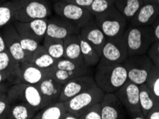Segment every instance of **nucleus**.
Here are the masks:
<instances>
[{
  "instance_id": "nucleus-1",
  "label": "nucleus",
  "mask_w": 159,
  "mask_h": 119,
  "mask_svg": "<svg viewBox=\"0 0 159 119\" xmlns=\"http://www.w3.org/2000/svg\"><path fill=\"white\" fill-rule=\"evenodd\" d=\"M95 83L104 93H114L128 81L123 63H116L100 57L94 76Z\"/></svg>"
},
{
  "instance_id": "nucleus-2",
  "label": "nucleus",
  "mask_w": 159,
  "mask_h": 119,
  "mask_svg": "<svg viewBox=\"0 0 159 119\" xmlns=\"http://www.w3.org/2000/svg\"><path fill=\"white\" fill-rule=\"evenodd\" d=\"M128 57L147 53L151 44L155 41L151 26L130 24L125 32Z\"/></svg>"
},
{
  "instance_id": "nucleus-3",
  "label": "nucleus",
  "mask_w": 159,
  "mask_h": 119,
  "mask_svg": "<svg viewBox=\"0 0 159 119\" xmlns=\"http://www.w3.org/2000/svg\"><path fill=\"white\" fill-rule=\"evenodd\" d=\"M7 95L10 104L16 102L27 103L38 111L50 104L42 94L37 85L26 83L13 84L9 86Z\"/></svg>"
},
{
  "instance_id": "nucleus-4",
  "label": "nucleus",
  "mask_w": 159,
  "mask_h": 119,
  "mask_svg": "<svg viewBox=\"0 0 159 119\" xmlns=\"http://www.w3.org/2000/svg\"><path fill=\"white\" fill-rule=\"evenodd\" d=\"M15 21L29 22L48 18L52 14V6L48 0H15Z\"/></svg>"
},
{
  "instance_id": "nucleus-5",
  "label": "nucleus",
  "mask_w": 159,
  "mask_h": 119,
  "mask_svg": "<svg viewBox=\"0 0 159 119\" xmlns=\"http://www.w3.org/2000/svg\"><path fill=\"white\" fill-rule=\"evenodd\" d=\"M97 24L106 38L120 36L127 28V19L114 5L101 14L94 16Z\"/></svg>"
},
{
  "instance_id": "nucleus-6",
  "label": "nucleus",
  "mask_w": 159,
  "mask_h": 119,
  "mask_svg": "<svg viewBox=\"0 0 159 119\" xmlns=\"http://www.w3.org/2000/svg\"><path fill=\"white\" fill-rule=\"evenodd\" d=\"M123 64L127 70L128 80L139 86L146 83L153 66L147 53L130 56Z\"/></svg>"
},
{
  "instance_id": "nucleus-7",
  "label": "nucleus",
  "mask_w": 159,
  "mask_h": 119,
  "mask_svg": "<svg viewBox=\"0 0 159 119\" xmlns=\"http://www.w3.org/2000/svg\"><path fill=\"white\" fill-rule=\"evenodd\" d=\"M104 94L98 85L93 86L64 101L67 111L73 113L79 118L91 106L101 101Z\"/></svg>"
},
{
  "instance_id": "nucleus-8",
  "label": "nucleus",
  "mask_w": 159,
  "mask_h": 119,
  "mask_svg": "<svg viewBox=\"0 0 159 119\" xmlns=\"http://www.w3.org/2000/svg\"><path fill=\"white\" fill-rule=\"evenodd\" d=\"M92 69L84 63L62 58L58 59L51 71V75L60 83L65 84L67 81L75 77L91 75Z\"/></svg>"
},
{
  "instance_id": "nucleus-9",
  "label": "nucleus",
  "mask_w": 159,
  "mask_h": 119,
  "mask_svg": "<svg viewBox=\"0 0 159 119\" xmlns=\"http://www.w3.org/2000/svg\"><path fill=\"white\" fill-rule=\"evenodd\" d=\"M130 118L146 119L139 102V86L128 81L115 92Z\"/></svg>"
},
{
  "instance_id": "nucleus-10",
  "label": "nucleus",
  "mask_w": 159,
  "mask_h": 119,
  "mask_svg": "<svg viewBox=\"0 0 159 119\" xmlns=\"http://www.w3.org/2000/svg\"><path fill=\"white\" fill-rule=\"evenodd\" d=\"M53 9L56 15L72 23L79 29L94 18L87 8L67 3L62 0L55 2L53 4Z\"/></svg>"
},
{
  "instance_id": "nucleus-11",
  "label": "nucleus",
  "mask_w": 159,
  "mask_h": 119,
  "mask_svg": "<svg viewBox=\"0 0 159 119\" xmlns=\"http://www.w3.org/2000/svg\"><path fill=\"white\" fill-rule=\"evenodd\" d=\"M128 57L125 32L120 36L106 38L102 50L101 58L116 63H123Z\"/></svg>"
},
{
  "instance_id": "nucleus-12",
  "label": "nucleus",
  "mask_w": 159,
  "mask_h": 119,
  "mask_svg": "<svg viewBox=\"0 0 159 119\" xmlns=\"http://www.w3.org/2000/svg\"><path fill=\"white\" fill-rule=\"evenodd\" d=\"M13 24L20 36L34 39L43 43L46 36L48 18L38 19L29 22H13Z\"/></svg>"
},
{
  "instance_id": "nucleus-13",
  "label": "nucleus",
  "mask_w": 159,
  "mask_h": 119,
  "mask_svg": "<svg viewBox=\"0 0 159 119\" xmlns=\"http://www.w3.org/2000/svg\"><path fill=\"white\" fill-rule=\"evenodd\" d=\"M96 85L94 77L91 75L75 77L63 84L59 101L64 102Z\"/></svg>"
},
{
  "instance_id": "nucleus-14",
  "label": "nucleus",
  "mask_w": 159,
  "mask_h": 119,
  "mask_svg": "<svg viewBox=\"0 0 159 119\" xmlns=\"http://www.w3.org/2000/svg\"><path fill=\"white\" fill-rule=\"evenodd\" d=\"M7 49L14 59L20 64L27 62L26 56L21 45L20 36L15 29L13 23H9L2 28Z\"/></svg>"
},
{
  "instance_id": "nucleus-15",
  "label": "nucleus",
  "mask_w": 159,
  "mask_h": 119,
  "mask_svg": "<svg viewBox=\"0 0 159 119\" xmlns=\"http://www.w3.org/2000/svg\"><path fill=\"white\" fill-rule=\"evenodd\" d=\"M80 33V29L69 21L60 16L48 18L46 36L65 39L70 35Z\"/></svg>"
},
{
  "instance_id": "nucleus-16",
  "label": "nucleus",
  "mask_w": 159,
  "mask_h": 119,
  "mask_svg": "<svg viewBox=\"0 0 159 119\" xmlns=\"http://www.w3.org/2000/svg\"><path fill=\"white\" fill-rule=\"evenodd\" d=\"M80 34L92 45L101 57L102 50L106 41V36L97 24L95 18L80 29Z\"/></svg>"
},
{
  "instance_id": "nucleus-17",
  "label": "nucleus",
  "mask_w": 159,
  "mask_h": 119,
  "mask_svg": "<svg viewBox=\"0 0 159 119\" xmlns=\"http://www.w3.org/2000/svg\"><path fill=\"white\" fill-rule=\"evenodd\" d=\"M102 119H122L125 117V109L114 93H105L100 101Z\"/></svg>"
},
{
  "instance_id": "nucleus-18",
  "label": "nucleus",
  "mask_w": 159,
  "mask_h": 119,
  "mask_svg": "<svg viewBox=\"0 0 159 119\" xmlns=\"http://www.w3.org/2000/svg\"><path fill=\"white\" fill-rule=\"evenodd\" d=\"M0 72L7 77L11 85L22 83L20 63L7 50L0 53Z\"/></svg>"
},
{
  "instance_id": "nucleus-19",
  "label": "nucleus",
  "mask_w": 159,
  "mask_h": 119,
  "mask_svg": "<svg viewBox=\"0 0 159 119\" xmlns=\"http://www.w3.org/2000/svg\"><path fill=\"white\" fill-rule=\"evenodd\" d=\"M51 71L39 68L31 62H25L20 64L22 83L37 85L46 77L50 75Z\"/></svg>"
},
{
  "instance_id": "nucleus-20",
  "label": "nucleus",
  "mask_w": 159,
  "mask_h": 119,
  "mask_svg": "<svg viewBox=\"0 0 159 119\" xmlns=\"http://www.w3.org/2000/svg\"><path fill=\"white\" fill-rule=\"evenodd\" d=\"M159 15L158 4L144 2L130 20V24L135 26H151Z\"/></svg>"
},
{
  "instance_id": "nucleus-21",
  "label": "nucleus",
  "mask_w": 159,
  "mask_h": 119,
  "mask_svg": "<svg viewBox=\"0 0 159 119\" xmlns=\"http://www.w3.org/2000/svg\"><path fill=\"white\" fill-rule=\"evenodd\" d=\"M37 86L42 94L50 104L59 101L63 84L54 79L51 74L38 83Z\"/></svg>"
},
{
  "instance_id": "nucleus-22",
  "label": "nucleus",
  "mask_w": 159,
  "mask_h": 119,
  "mask_svg": "<svg viewBox=\"0 0 159 119\" xmlns=\"http://www.w3.org/2000/svg\"><path fill=\"white\" fill-rule=\"evenodd\" d=\"M38 111L37 108L25 102L10 104L4 119H32Z\"/></svg>"
},
{
  "instance_id": "nucleus-23",
  "label": "nucleus",
  "mask_w": 159,
  "mask_h": 119,
  "mask_svg": "<svg viewBox=\"0 0 159 119\" xmlns=\"http://www.w3.org/2000/svg\"><path fill=\"white\" fill-rule=\"evenodd\" d=\"M63 41H64L65 48L64 58L75 61V62L80 63H84L81 54L79 33L70 35L65 39H63Z\"/></svg>"
},
{
  "instance_id": "nucleus-24",
  "label": "nucleus",
  "mask_w": 159,
  "mask_h": 119,
  "mask_svg": "<svg viewBox=\"0 0 159 119\" xmlns=\"http://www.w3.org/2000/svg\"><path fill=\"white\" fill-rule=\"evenodd\" d=\"M67 109L63 101H56L40 109L34 116V119H62Z\"/></svg>"
},
{
  "instance_id": "nucleus-25",
  "label": "nucleus",
  "mask_w": 159,
  "mask_h": 119,
  "mask_svg": "<svg viewBox=\"0 0 159 119\" xmlns=\"http://www.w3.org/2000/svg\"><path fill=\"white\" fill-rule=\"evenodd\" d=\"M57 61L48 52L43 44H40L34 52L29 62L43 69L51 71L55 67Z\"/></svg>"
},
{
  "instance_id": "nucleus-26",
  "label": "nucleus",
  "mask_w": 159,
  "mask_h": 119,
  "mask_svg": "<svg viewBox=\"0 0 159 119\" xmlns=\"http://www.w3.org/2000/svg\"><path fill=\"white\" fill-rule=\"evenodd\" d=\"M79 39L80 43L81 54L84 63L91 68L93 66H96L100 59V57L98 55L94 47L80 34Z\"/></svg>"
},
{
  "instance_id": "nucleus-27",
  "label": "nucleus",
  "mask_w": 159,
  "mask_h": 119,
  "mask_svg": "<svg viewBox=\"0 0 159 119\" xmlns=\"http://www.w3.org/2000/svg\"><path fill=\"white\" fill-rule=\"evenodd\" d=\"M156 99L152 94L146 83L139 86V102L141 112L146 119L147 116L155 106Z\"/></svg>"
},
{
  "instance_id": "nucleus-28",
  "label": "nucleus",
  "mask_w": 159,
  "mask_h": 119,
  "mask_svg": "<svg viewBox=\"0 0 159 119\" xmlns=\"http://www.w3.org/2000/svg\"><path fill=\"white\" fill-rule=\"evenodd\" d=\"M143 3V0H116L115 6L130 22Z\"/></svg>"
},
{
  "instance_id": "nucleus-29",
  "label": "nucleus",
  "mask_w": 159,
  "mask_h": 119,
  "mask_svg": "<svg viewBox=\"0 0 159 119\" xmlns=\"http://www.w3.org/2000/svg\"><path fill=\"white\" fill-rule=\"evenodd\" d=\"M43 45L54 59L58 60L64 58L65 48L63 39L45 36L43 41Z\"/></svg>"
},
{
  "instance_id": "nucleus-30",
  "label": "nucleus",
  "mask_w": 159,
  "mask_h": 119,
  "mask_svg": "<svg viewBox=\"0 0 159 119\" xmlns=\"http://www.w3.org/2000/svg\"><path fill=\"white\" fill-rule=\"evenodd\" d=\"M15 0H9L0 5V29L15 21Z\"/></svg>"
},
{
  "instance_id": "nucleus-31",
  "label": "nucleus",
  "mask_w": 159,
  "mask_h": 119,
  "mask_svg": "<svg viewBox=\"0 0 159 119\" xmlns=\"http://www.w3.org/2000/svg\"><path fill=\"white\" fill-rule=\"evenodd\" d=\"M146 83L156 101H159V67L153 65Z\"/></svg>"
},
{
  "instance_id": "nucleus-32",
  "label": "nucleus",
  "mask_w": 159,
  "mask_h": 119,
  "mask_svg": "<svg viewBox=\"0 0 159 119\" xmlns=\"http://www.w3.org/2000/svg\"><path fill=\"white\" fill-rule=\"evenodd\" d=\"M116 0H93V3L88 9L93 16L107 11L111 6L115 5Z\"/></svg>"
},
{
  "instance_id": "nucleus-33",
  "label": "nucleus",
  "mask_w": 159,
  "mask_h": 119,
  "mask_svg": "<svg viewBox=\"0 0 159 119\" xmlns=\"http://www.w3.org/2000/svg\"><path fill=\"white\" fill-rule=\"evenodd\" d=\"M20 41L23 51H24L25 56H26L27 62H29L34 52L37 49V48L41 44L34 39L23 36H20Z\"/></svg>"
},
{
  "instance_id": "nucleus-34",
  "label": "nucleus",
  "mask_w": 159,
  "mask_h": 119,
  "mask_svg": "<svg viewBox=\"0 0 159 119\" xmlns=\"http://www.w3.org/2000/svg\"><path fill=\"white\" fill-rule=\"evenodd\" d=\"M79 119H102V110L100 102L93 104L87 109Z\"/></svg>"
},
{
  "instance_id": "nucleus-35",
  "label": "nucleus",
  "mask_w": 159,
  "mask_h": 119,
  "mask_svg": "<svg viewBox=\"0 0 159 119\" xmlns=\"http://www.w3.org/2000/svg\"><path fill=\"white\" fill-rule=\"evenodd\" d=\"M147 55L150 58L154 66L159 67V40H156L149 47Z\"/></svg>"
},
{
  "instance_id": "nucleus-36",
  "label": "nucleus",
  "mask_w": 159,
  "mask_h": 119,
  "mask_svg": "<svg viewBox=\"0 0 159 119\" xmlns=\"http://www.w3.org/2000/svg\"><path fill=\"white\" fill-rule=\"evenodd\" d=\"M10 103H9L7 93L0 96V119H4L5 114L7 111Z\"/></svg>"
},
{
  "instance_id": "nucleus-37",
  "label": "nucleus",
  "mask_w": 159,
  "mask_h": 119,
  "mask_svg": "<svg viewBox=\"0 0 159 119\" xmlns=\"http://www.w3.org/2000/svg\"><path fill=\"white\" fill-rule=\"evenodd\" d=\"M62 1L88 9L93 3V0H62Z\"/></svg>"
},
{
  "instance_id": "nucleus-38",
  "label": "nucleus",
  "mask_w": 159,
  "mask_h": 119,
  "mask_svg": "<svg viewBox=\"0 0 159 119\" xmlns=\"http://www.w3.org/2000/svg\"><path fill=\"white\" fill-rule=\"evenodd\" d=\"M146 119H159V101H157L155 106L147 116Z\"/></svg>"
},
{
  "instance_id": "nucleus-39",
  "label": "nucleus",
  "mask_w": 159,
  "mask_h": 119,
  "mask_svg": "<svg viewBox=\"0 0 159 119\" xmlns=\"http://www.w3.org/2000/svg\"><path fill=\"white\" fill-rule=\"evenodd\" d=\"M152 30H153V34L154 36L155 41L159 40V15L154 21V22L151 25Z\"/></svg>"
},
{
  "instance_id": "nucleus-40",
  "label": "nucleus",
  "mask_w": 159,
  "mask_h": 119,
  "mask_svg": "<svg viewBox=\"0 0 159 119\" xmlns=\"http://www.w3.org/2000/svg\"><path fill=\"white\" fill-rule=\"evenodd\" d=\"M7 50L5 43V40H4L3 34H2V29H0V53L3 52Z\"/></svg>"
},
{
  "instance_id": "nucleus-41",
  "label": "nucleus",
  "mask_w": 159,
  "mask_h": 119,
  "mask_svg": "<svg viewBox=\"0 0 159 119\" xmlns=\"http://www.w3.org/2000/svg\"><path fill=\"white\" fill-rule=\"evenodd\" d=\"M11 86L9 83H4L0 84V93H7L9 86Z\"/></svg>"
},
{
  "instance_id": "nucleus-42",
  "label": "nucleus",
  "mask_w": 159,
  "mask_h": 119,
  "mask_svg": "<svg viewBox=\"0 0 159 119\" xmlns=\"http://www.w3.org/2000/svg\"><path fill=\"white\" fill-rule=\"evenodd\" d=\"M62 119H79L78 116L74 115L73 113H70V112L66 111V113L64 114L63 116Z\"/></svg>"
},
{
  "instance_id": "nucleus-43",
  "label": "nucleus",
  "mask_w": 159,
  "mask_h": 119,
  "mask_svg": "<svg viewBox=\"0 0 159 119\" xmlns=\"http://www.w3.org/2000/svg\"><path fill=\"white\" fill-rule=\"evenodd\" d=\"M9 83V81L7 80V77L4 76L3 74L0 72V84H1V83Z\"/></svg>"
},
{
  "instance_id": "nucleus-44",
  "label": "nucleus",
  "mask_w": 159,
  "mask_h": 119,
  "mask_svg": "<svg viewBox=\"0 0 159 119\" xmlns=\"http://www.w3.org/2000/svg\"><path fill=\"white\" fill-rule=\"evenodd\" d=\"M144 2H150V3H154L159 5V0H143Z\"/></svg>"
},
{
  "instance_id": "nucleus-45",
  "label": "nucleus",
  "mask_w": 159,
  "mask_h": 119,
  "mask_svg": "<svg viewBox=\"0 0 159 119\" xmlns=\"http://www.w3.org/2000/svg\"><path fill=\"white\" fill-rule=\"evenodd\" d=\"M9 1V0H0V5H2V4H3L5 3V2Z\"/></svg>"
},
{
  "instance_id": "nucleus-46",
  "label": "nucleus",
  "mask_w": 159,
  "mask_h": 119,
  "mask_svg": "<svg viewBox=\"0 0 159 119\" xmlns=\"http://www.w3.org/2000/svg\"><path fill=\"white\" fill-rule=\"evenodd\" d=\"M57 1H59V0H53V2H57Z\"/></svg>"
},
{
  "instance_id": "nucleus-47",
  "label": "nucleus",
  "mask_w": 159,
  "mask_h": 119,
  "mask_svg": "<svg viewBox=\"0 0 159 119\" xmlns=\"http://www.w3.org/2000/svg\"><path fill=\"white\" fill-rule=\"evenodd\" d=\"M2 94H4V93H0V96H1Z\"/></svg>"
}]
</instances>
